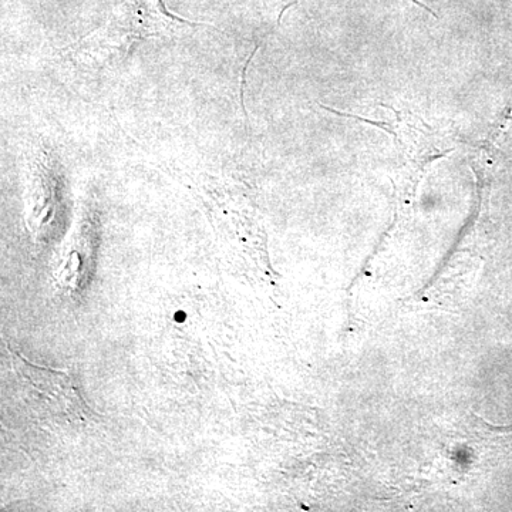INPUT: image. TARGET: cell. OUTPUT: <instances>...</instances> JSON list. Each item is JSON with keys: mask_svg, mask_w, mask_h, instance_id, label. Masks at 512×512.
<instances>
[{"mask_svg": "<svg viewBox=\"0 0 512 512\" xmlns=\"http://www.w3.org/2000/svg\"><path fill=\"white\" fill-rule=\"evenodd\" d=\"M197 26L168 12L163 0H124L104 26L70 47L69 53L84 62H106L130 55L134 46L148 39L178 35Z\"/></svg>", "mask_w": 512, "mask_h": 512, "instance_id": "1", "label": "cell"}, {"mask_svg": "<svg viewBox=\"0 0 512 512\" xmlns=\"http://www.w3.org/2000/svg\"><path fill=\"white\" fill-rule=\"evenodd\" d=\"M9 352L13 370L22 383V392L33 412L60 423L84 424L92 419V409L84 402L76 383L66 372L35 366L13 348H9Z\"/></svg>", "mask_w": 512, "mask_h": 512, "instance_id": "2", "label": "cell"}]
</instances>
